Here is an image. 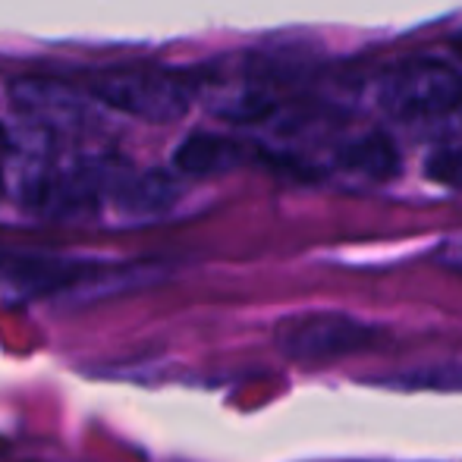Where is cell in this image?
Instances as JSON below:
<instances>
[{
    "label": "cell",
    "instance_id": "obj_12",
    "mask_svg": "<svg viewBox=\"0 0 462 462\" xmlns=\"http://www.w3.org/2000/svg\"><path fill=\"white\" fill-rule=\"evenodd\" d=\"M0 189H4V180H0Z\"/></svg>",
    "mask_w": 462,
    "mask_h": 462
},
{
    "label": "cell",
    "instance_id": "obj_9",
    "mask_svg": "<svg viewBox=\"0 0 462 462\" xmlns=\"http://www.w3.org/2000/svg\"><path fill=\"white\" fill-rule=\"evenodd\" d=\"M425 177L438 186L462 189V145L434 148L425 161Z\"/></svg>",
    "mask_w": 462,
    "mask_h": 462
},
{
    "label": "cell",
    "instance_id": "obj_4",
    "mask_svg": "<svg viewBox=\"0 0 462 462\" xmlns=\"http://www.w3.org/2000/svg\"><path fill=\"white\" fill-rule=\"evenodd\" d=\"M368 337L365 324L343 315H309L280 328V349L296 362H328L362 349Z\"/></svg>",
    "mask_w": 462,
    "mask_h": 462
},
{
    "label": "cell",
    "instance_id": "obj_1",
    "mask_svg": "<svg viewBox=\"0 0 462 462\" xmlns=\"http://www.w3.org/2000/svg\"><path fill=\"white\" fill-rule=\"evenodd\" d=\"M123 277L116 264L63 258L48 252H0V283L23 296H69L73 290H107Z\"/></svg>",
    "mask_w": 462,
    "mask_h": 462
},
{
    "label": "cell",
    "instance_id": "obj_11",
    "mask_svg": "<svg viewBox=\"0 0 462 462\" xmlns=\"http://www.w3.org/2000/svg\"><path fill=\"white\" fill-rule=\"evenodd\" d=\"M457 48H459V51H462V35H459V38H457Z\"/></svg>",
    "mask_w": 462,
    "mask_h": 462
},
{
    "label": "cell",
    "instance_id": "obj_7",
    "mask_svg": "<svg viewBox=\"0 0 462 462\" xmlns=\"http://www.w3.org/2000/svg\"><path fill=\"white\" fill-rule=\"evenodd\" d=\"M180 186L164 173H123L116 171L114 183H110L107 199L116 201V208L133 214H154L164 211L177 201Z\"/></svg>",
    "mask_w": 462,
    "mask_h": 462
},
{
    "label": "cell",
    "instance_id": "obj_6",
    "mask_svg": "<svg viewBox=\"0 0 462 462\" xmlns=\"http://www.w3.org/2000/svg\"><path fill=\"white\" fill-rule=\"evenodd\" d=\"M245 161V148L220 133H192L173 152V167L186 177H220Z\"/></svg>",
    "mask_w": 462,
    "mask_h": 462
},
{
    "label": "cell",
    "instance_id": "obj_2",
    "mask_svg": "<svg viewBox=\"0 0 462 462\" xmlns=\"http://www.w3.org/2000/svg\"><path fill=\"white\" fill-rule=\"evenodd\" d=\"M377 104L400 120L440 116L462 104V76L440 60H409L377 79Z\"/></svg>",
    "mask_w": 462,
    "mask_h": 462
},
{
    "label": "cell",
    "instance_id": "obj_8",
    "mask_svg": "<svg viewBox=\"0 0 462 462\" xmlns=\"http://www.w3.org/2000/svg\"><path fill=\"white\" fill-rule=\"evenodd\" d=\"M340 167L359 173V177H371V180H387L396 173L400 167V154H396V145L381 133H368L359 135V139L346 142L337 154Z\"/></svg>",
    "mask_w": 462,
    "mask_h": 462
},
{
    "label": "cell",
    "instance_id": "obj_3",
    "mask_svg": "<svg viewBox=\"0 0 462 462\" xmlns=\"http://www.w3.org/2000/svg\"><path fill=\"white\" fill-rule=\"evenodd\" d=\"M104 104L145 123H177L186 116L192 92L183 79L158 69H114L95 79Z\"/></svg>",
    "mask_w": 462,
    "mask_h": 462
},
{
    "label": "cell",
    "instance_id": "obj_5",
    "mask_svg": "<svg viewBox=\"0 0 462 462\" xmlns=\"http://www.w3.org/2000/svg\"><path fill=\"white\" fill-rule=\"evenodd\" d=\"M13 101L32 123L44 126L48 133H76L92 123L86 97L60 82L25 79L13 88Z\"/></svg>",
    "mask_w": 462,
    "mask_h": 462
},
{
    "label": "cell",
    "instance_id": "obj_10",
    "mask_svg": "<svg viewBox=\"0 0 462 462\" xmlns=\"http://www.w3.org/2000/svg\"><path fill=\"white\" fill-rule=\"evenodd\" d=\"M444 262H450L453 268L462 271V239H459V243H450V245H447V249H444Z\"/></svg>",
    "mask_w": 462,
    "mask_h": 462
}]
</instances>
